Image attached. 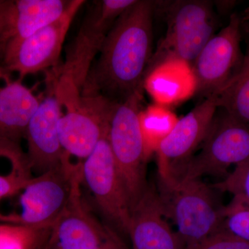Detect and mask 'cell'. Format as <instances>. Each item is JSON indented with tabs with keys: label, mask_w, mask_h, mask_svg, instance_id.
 I'll list each match as a JSON object with an SVG mask.
<instances>
[{
	"label": "cell",
	"mask_w": 249,
	"mask_h": 249,
	"mask_svg": "<svg viewBox=\"0 0 249 249\" xmlns=\"http://www.w3.org/2000/svg\"><path fill=\"white\" fill-rule=\"evenodd\" d=\"M155 1L136 0L116 19L80 90L84 97L119 104L144 91L153 55Z\"/></svg>",
	"instance_id": "cell-1"
},
{
	"label": "cell",
	"mask_w": 249,
	"mask_h": 249,
	"mask_svg": "<svg viewBox=\"0 0 249 249\" xmlns=\"http://www.w3.org/2000/svg\"><path fill=\"white\" fill-rule=\"evenodd\" d=\"M155 11L164 18L167 29L153 52L147 73L169 58L180 59L193 67L215 34L217 19L213 3L207 0L155 1Z\"/></svg>",
	"instance_id": "cell-2"
},
{
	"label": "cell",
	"mask_w": 249,
	"mask_h": 249,
	"mask_svg": "<svg viewBox=\"0 0 249 249\" xmlns=\"http://www.w3.org/2000/svg\"><path fill=\"white\" fill-rule=\"evenodd\" d=\"M159 194L165 217L171 218L186 247L221 230L224 206L214 191L199 178L160 181Z\"/></svg>",
	"instance_id": "cell-3"
},
{
	"label": "cell",
	"mask_w": 249,
	"mask_h": 249,
	"mask_svg": "<svg viewBox=\"0 0 249 249\" xmlns=\"http://www.w3.org/2000/svg\"><path fill=\"white\" fill-rule=\"evenodd\" d=\"M143 92L134 93L114 106L108 129L111 152L132 209L148 186L145 165L149 155L139 121Z\"/></svg>",
	"instance_id": "cell-4"
},
{
	"label": "cell",
	"mask_w": 249,
	"mask_h": 249,
	"mask_svg": "<svg viewBox=\"0 0 249 249\" xmlns=\"http://www.w3.org/2000/svg\"><path fill=\"white\" fill-rule=\"evenodd\" d=\"M136 0H98L87 10L74 38L67 46L65 61L52 70L57 81L80 90L116 19Z\"/></svg>",
	"instance_id": "cell-5"
},
{
	"label": "cell",
	"mask_w": 249,
	"mask_h": 249,
	"mask_svg": "<svg viewBox=\"0 0 249 249\" xmlns=\"http://www.w3.org/2000/svg\"><path fill=\"white\" fill-rule=\"evenodd\" d=\"M55 90L65 109L58 124L62 148L82 163L108 133L116 104L101 97H84L71 86L57 87Z\"/></svg>",
	"instance_id": "cell-6"
},
{
	"label": "cell",
	"mask_w": 249,
	"mask_h": 249,
	"mask_svg": "<svg viewBox=\"0 0 249 249\" xmlns=\"http://www.w3.org/2000/svg\"><path fill=\"white\" fill-rule=\"evenodd\" d=\"M81 184L80 164L65 155L63 163L34 177L22 190L21 212L16 224L35 229L52 228Z\"/></svg>",
	"instance_id": "cell-7"
},
{
	"label": "cell",
	"mask_w": 249,
	"mask_h": 249,
	"mask_svg": "<svg viewBox=\"0 0 249 249\" xmlns=\"http://www.w3.org/2000/svg\"><path fill=\"white\" fill-rule=\"evenodd\" d=\"M201 145L199 153L187 160L176 178L196 179L204 175L226 178L231 166L249 160V128L217 108Z\"/></svg>",
	"instance_id": "cell-8"
},
{
	"label": "cell",
	"mask_w": 249,
	"mask_h": 249,
	"mask_svg": "<svg viewBox=\"0 0 249 249\" xmlns=\"http://www.w3.org/2000/svg\"><path fill=\"white\" fill-rule=\"evenodd\" d=\"M81 183L91 192L98 209L116 230L127 235L131 208L128 195L116 166L108 133L80 165Z\"/></svg>",
	"instance_id": "cell-9"
},
{
	"label": "cell",
	"mask_w": 249,
	"mask_h": 249,
	"mask_svg": "<svg viewBox=\"0 0 249 249\" xmlns=\"http://www.w3.org/2000/svg\"><path fill=\"white\" fill-rule=\"evenodd\" d=\"M85 2L84 0H72L69 9L60 18L40 28L5 54L0 67L9 74L16 72L21 80L28 75L56 68L70 26Z\"/></svg>",
	"instance_id": "cell-10"
},
{
	"label": "cell",
	"mask_w": 249,
	"mask_h": 249,
	"mask_svg": "<svg viewBox=\"0 0 249 249\" xmlns=\"http://www.w3.org/2000/svg\"><path fill=\"white\" fill-rule=\"evenodd\" d=\"M242 29L240 16L232 14L227 25L214 34L193 63L196 93L205 99L222 89L242 68Z\"/></svg>",
	"instance_id": "cell-11"
},
{
	"label": "cell",
	"mask_w": 249,
	"mask_h": 249,
	"mask_svg": "<svg viewBox=\"0 0 249 249\" xmlns=\"http://www.w3.org/2000/svg\"><path fill=\"white\" fill-rule=\"evenodd\" d=\"M46 80L45 94L29 121L24 138L28 165L37 176L60 166L65 157L58 129L63 108L55 90V77L50 71Z\"/></svg>",
	"instance_id": "cell-12"
},
{
	"label": "cell",
	"mask_w": 249,
	"mask_h": 249,
	"mask_svg": "<svg viewBox=\"0 0 249 249\" xmlns=\"http://www.w3.org/2000/svg\"><path fill=\"white\" fill-rule=\"evenodd\" d=\"M128 249L83 204L78 188L52 227L49 249Z\"/></svg>",
	"instance_id": "cell-13"
},
{
	"label": "cell",
	"mask_w": 249,
	"mask_h": 249,
	"mask_svg": "<svg viewBox=\"0 0 249 249\" xmlns=\"http://www.w3.org/2000/svg\"><path fill=\"white\" fill-rule=\"evenodd\" d=\"M217 106L213 98H206L186 116L178 119L156 149L160 180L177 178L180 168L204 142Z\"/></svg>",
	"instance_id": "cell-14"
},
{
	"label": "cell",
	"mask_w": 249,
	"mask_h": 249,
	"mask_svg": "<svg viewBox=\"0 0 249 249\" xmlns=\"http://www.w3.org/2000/svg\"><path fill=\"white\" fill-rule=\"evenodd\" d=\"M72 0H0V62L5 54L60 18Z\"/></svg>",
	"instance_id": "cell-15"
},
{
	"label": "cell",
	"mask_w": 249,
	"mask_h": 249,
	"mask_svg": "<svg viewBox=\"0 0 249 249\" xmlns=\"http://www.w3.org/2000/svg\"><path fill=\"white\" fill-rule=\"evenodd\" d=\"M159 194L150 187L131 212L128 234L133 249H186L178 232L165 219Z\"/></svg>",
	"instance_id": "cell-16"
},
{
	"label": "cell",
	"mask_w": 249,
	"mask_h": 249,
	"mask_svg": "<svg viewBox=\"0 0 249 249\" xmlns=\"http://www.w3.org/2000/svg\"><path fill=\"white\" fill-rule=\"evenodd\" d=\"M41 99L22 80L6 72L0 76V141L20 145Z\"/></svg>",
	"instance_id": "cell-17"
},
{
	"label": "cell",
	"mask_w": 249,
	"mask_h": 249,
	"mask_svg": "<svg viewBox=\"0 0 249 249\" xmlns=\"http://www.w3.org/2000/svg\"><path fill=\"white\" fill-rule=\"evenodd\" d=\"M143 90L156 104L168 107L182 103L196 92L193 67L180 59H167L147 72Z\"/></svg>",
	"instance_id": "cell-18"
},
{
	"label": "cell",
	"mask_w": 249,
	"mask_h": 249,
	"mask_svg": "<svg viewBox=\"0 0 249 249\" xmlns=\"http://www.w3.org/2000/svg\"><path fill=\"white\" fill-rule=\"evenodd\" d=\"M211 97L213 98L217 108H222L249 128V40L240 71Z\"/></svg>",
	"instance_id": "cell-19"
},
{
	"label": "cell",
	"mask_w": 249,
	"mask_h": 249,
	"mask_svg": "<svg viewBox=\"0 0 249 249\" xmlns=\"http://www.w3.org/2000/svg\"><path fill=\"white\" fill-rule=\"evenodd\" d=\"M178 120L169 108L156 103L141 109L139 121L149 156L171 132Z\"/></svg>",
	"instance_id": "cell-20"
},
{
	"label": "cell",
	"mask_w": 249,
	"mask_h": 249,
	"mask_svg": "<svg viewBox=\"0 0 249 249\" xmlns=\"http://www.w3.org/2000/svg\"><path fill=\"white\" fill-rule=\"evenodd\" d=\"M52 228L0 226V249H40L48 247Z\"/></svg>",
	"instance_id": "cell-21"
},
{
	"label": "cell",
	"mask_w": 249,
	"mask_h": 249,
	"mask_svg": "<svg viewBox=\"0 0 249 249\" xmlns=\"http://www.w3.org/2000/svg\"><path fill=\"white\" fill-rule=\"evenodd\" d=\"M221 230L249 242V206L233 197L224 206Z\"/></svg>",
	"instance_id": "cell-22"
},
{
	"label": "cell",
	"mask_w": 249,
	"mask_h": 249,
	"mask_svg": "<svg viewBox=\"0 0 249 249\" xmlns=\"http://www.w3.org/2000/svg\"><path fill=\"white\" fill-rule=\"evenodd\" d=\"M214 189L228 192L249 206V160L236 165L223 181L212 186Z\"/></svg>",
	"instance_id": "cell-23"
},
{
	"label": "cell",
	"mask_w": 249,
	"mask_h": 249,
	"mask_svg": "<svg viewBox=\"0 0 249 249\" xmlns=\"http://www.w3.org/2000/svg\"><path fill=\"white\" fill-rule=\"evenodd\" d=\"M30 173V168L27 162L6 175L0 174V199L22 191L32 178ZM0 221L10 224L14 223L12 215L5 216L1 213H0Z\"/></svg>",
	"instance_id": "cell-24"
},
{
	"label": "cell",
	"mask_w": 249,
	"mask_h": 249,
	"mask_svg": "<svg viewBox=\"0 0 249 249\" xmlns=\"http://www.w3.org/2000/svg\"><path fill=\"white\" fill-rule=\"evenodd\" d=\"M186 249H249V242L220 230L202 242L186 247Z\"/></svg>",
	"instance_id": "cell-25"
},
{
	"label": "cell",
	"mask_w": 249,
	"mask_h": 249,
	"mask_svg": "<svg viewBox=\"0 0 249 249\" xmlns=\"http://www.w3.org/2000/svg\"><path fill=\"white\" fill-rule=\"evenodd\" d=\"M219 9L222 10V11H229L232 9V8L235 6L236 4L235 1H219Z\"/></svg>",
	"instance_id": "cell-26"
},
{
	"label": "cell",
	"mask_w": 249,
	"mask_h": 249,
	"mask_svg": "<svg viewBox=\"0 0 249 249\" xmlns=\"http://www.w3.org/2000/svg\"><path fill=\"white\" fill-rule=\"evenodd\" d=\"M241 22H242V27H245L246 31L249 35V7L246 10L243 17L241 18Z\"/></svg>",
	"instance_id": "cell-27"
},
{
	"label": "cell",
	"mask_w": 249,
	"mask_h": 249,
	"mask_svg": "<svg viewBox=\"0 0 249 249\" xmlns=\"http://www.w3.org/2000/svg\"><path fill=\"white\" fill-rule=\"evenodd\" d=\"M3 73H4V70H3L2 68H1V67H0V76H1V75L3 74Z\"/></svg>",
	"instance_id": "cell-28"
},
{
	"label": "cell",
	"mask_w": 249,
	"mask_h": 249,
	"mask_svg": "<svg viewBox=\"0 0 249 249\" xmlns=\"http://www.w3.org/2000/svg\"><path fill=\"white\" fill-rule=\"evenodd\" d=\"M40 249H49V247H45V248H42Z\"/></svg>",
	"instance_id": "cell-29"
}]
</instances>
